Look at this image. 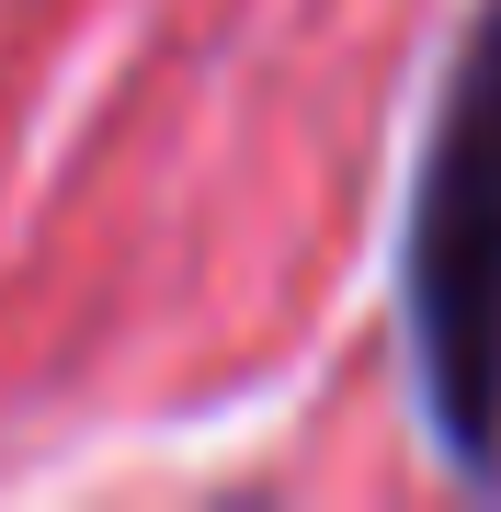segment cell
<instances>
[{"label":"cell","instance_id":"6da1fadb","mask_svg":"<svg viewBox=\"0 0 501 512\" xmlns=\"http://www.w3.org/2000/svg\"><path fill=\"white\" fill-rule=\"evenodd\" d=\"M410 365L422 410L467 467L501 456V0L456 57V92L433 114L422 194H410Z\"/></svg>","mask_w":501,"mask_h":512}]
</instances>
